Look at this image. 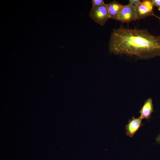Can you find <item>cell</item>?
I'll list each match as a JSON object with an SVG mask.
<instances>
[{"label":"cell","instance_id":"cell-1","mask_svg":"<svg viewBox=\"0 0 160 160\" xmlns=\"http://www.w3.org/2000/svg\"><path fill=\"white\" fill-rule=\"evenodd\" d=\"M109 50L115 55H134L142 59L160 56V36L153 35L146 29H129L121 26L113 30Z\"/></svg>","mask_w":160,"mask_h":160},{"label":"cell","instance_id":"cell-2","mask_svg":"<svg viewBox=\"0 0 160 160\" xmlns=\"http://www.w3.org/2000/svg\"><path fill=\"white\" fill-rule=\"evenodd\" d=\"M89 16L96 23L104 25L110 18L107 4L105 3L99 6H92Z\"/></svg>","mask_w":160,"mask_h":160},{"label":"cell","instance_id":"cell-3","mask_svg":"<svg viewBox=\"0 0 160 160\" xmlns=\"http://www.w3.org/2000/svg\"><path fill=\"white\" fill-rule=\"evenodd\" d=\"M138 19L135 6L129 4L123 5L119 13L118 20L122 23H128Z\"/></svg>","mask_w":160,"mask_h":160},{"label":"cell","instance_id":"cell-4","mask_svg":"<svg viewBox=\"0 0 160 160\" xmlns=\"http://www.w3.org/2000/svg\"><path fill=\"white\" fill-rule=\"evenodd\" d=\"M153 5L151 0H145L135 6L138 16V19L146 17L154 16L156 17L153 11Z\"/></svg>","mask_w":160,"mask_h":160},{"label":"cell","instance_id":"cell-5","mask_svg":"<svg viewBox=\"0 0 160 160\" xmlns=\"http://www.w3.org/2000/svg\"><path fill=\"white\" fill-rule=\"evenodd\" d=\"M142 119L140 117L138 118L133 117L129 121L128 123L125 126L126 134L128 136L131 137H133L142 125Z\"/></svg>","mask_w":160,"mask_h":160},{"label":"cell","instance_id":"cell-6","mask_svg":"<svg viewBox=\"0 0 160 160\" xmlns=\"http://www.w3.org/2000/svg\"><path fill=\"white\" fill-rule=\"evenodd\" d=\"M107 4L110 18L118 20L119 13L123 5L115 0Z\"/></svg>","mask_w":160,"mask_h":160},{"label":"cell","instance_id":"cell-7","mask_svg":"<svg viewBox=\"0 0 160 160\" xmlns=\"http://www.w3.org/2000/svg\"><path fill=\"white\" fill-rule=\"evenodd\" d=\"M153 111L152 99L151 98H149L145 101L141 109L139 111L140 114V117L142 119H148Z\"/></svg>","mask_w":160,"mask_h":160},{"label":"cell","instance_id":"cell-8","mask_svg":"<svg viewBox=\"0 0 160 160\" xmlns=\"http://www.w3.org/2000/svg\"><path fill=\"white\" fill-rule=\"evenodd\" d=\"M91 2L92 6H99L105 4L103 0H92Z\"/></svg>","mask_w":160,"mask_h":160},{"label":"cell","instance_id":"cell-9","mask_svg":"<svg viewBox=\"0 0 160 160\" xmlns=\"http://www.w3.org/2000/svg\"><path fill=\"white\" fill-rule=\"evenodd\" d=\"M151 1L153 5L157 7L159 10L160 11V0H152Z\"/></svg>","mask_w":160,"mask_h":160},{"label":"cell","instance_id":"cell-10","mask_svg":"<svg viewBox=\"0 0 160 160\" xmlns=\"http://www.w3.org/2000/svg\"><path fill=\"white\" fill-rule=\"evenodd\" d=\"M129 4H132L135 6H136L141 2L139 0H129Z\"/></svg>","mask_w":160,"mask_h":160},{"label":"cell","instance_id":"cell-11","mask_svg":"<svg viewBox=\"0 0 160 160\" xmlns=\"http://www.w3.org/2000/svg\"><path fill=\"white\" fill-rule=\"evenodd\" d=\"M156 140L157 143L160 144V134L157 137Z\"/></svg>","mask_w":160,"mask_h":160},{"label":"cell","instance_id":"cell-12","mask_svg":"<svg viewBox=\"0 0 160 160\" xmlns=\"http://www.w3.org/2000/svg\"><path fill=\"white\" fill-rule=\"evenodd\" d=\"M156 17L158 18L159 20L160 24V17H157L156 16Z\"/></svg>","mask_w":160,"mask_h":160}]
</instances>
